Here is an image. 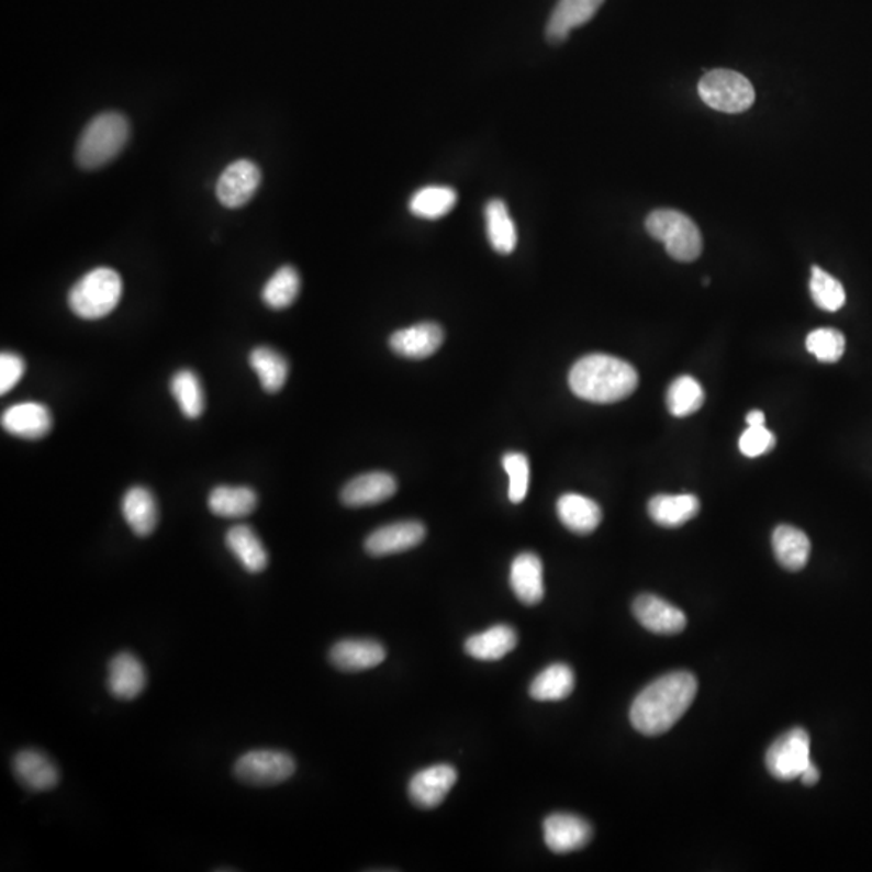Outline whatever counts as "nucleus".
Returning <instances> with one entry per match:
<instances>
[{
    "instance_id": "nucleus-1",
    "label": "nucleus",
    "mask_w": 872,
    "mask_h": 872,
    "mask_svg": "<svg viewBox=\"0 0 872 872\" xmlns=\"http://www.w3.org/2000/svg\"><path fill=\"white\" fill-rule=\"evenodd\" d=\"M698 692L695 675L669 672L645 686L630 706V723L644 736H661L678 724Z\"/></svg>"
},
{
    "instance_id": "nucleus-2",
    "label": "nucleus",
    "mask_w": 872,
    "mask_h": 872,
    "mask_svg": "<svg viewBox=\"0 0 872 872\" xmlns=\"http://www.w3.org/2000/svg\"><path fill=\"white\" fill-rule=\"evenodd\" d=\"M569 387L580 400L611 404L626 400L638 387V373L619 357L590 355L573 364Z\"/></svg>"
},
{
    "instance_id": "nucleus-3",
    "label": "nucleus",
    "mask_w": 872,
    "mask_h": 872,
    "mask_svg": "<svg viewBox=\"0 0 872 872\" xmlns=\"http://www.w3.org/2000/svg\"><path fill=\"white\" fill-rule=\"evenodd\" d=\"M130 136L128 120L119 112L94 116L77 144V163L85 170H96L112 163Z\"/></svg>"
},
{
    "instance_id": "nucleus-4",
    "label": "nucleus",
    "mask_w": 872,
    "mask_h": 872,
    "mask_svg": "<svg viewBox=\"0 0 872 872\" xmlns=\"http://www.w3.org/2000/svg\"><path fill=\"white\" fill-rule=\"evenodd\" d=\"M120 275L109 267H99L80 278L68 294V305L77 317L99 321L109 315L122 300Z\"/></svg>"
},
{
    "instance_id": "nucleus-5",
    "label": "nucleus",
    "mask_w": 872,
    "mask_h": 872,
    "mask_svg": "<svg viewBox=\"0 0 872 872\" xmlns=\"http://www.w3.org/2000/svg\"><path fill=\"white\" fill-rule=\"evenodd\" d=\"M648 235L666 246L669 256L679 262H693L703 253V236L696 223L674 209H658L645 222Z\"/></svg>"
},
{
    "instance_id": "nucleus-6",
    "label": "nucleus",
    "mask_w": 872,
    "mask_h": 872,
    "mask_svg": "<svg viewBox=\"0 0 872 872\" xmlns=\"http://www.w3.org/2000/svg\"><path fill=\"white\" fill-rule=\"evenodd\" d=\"M698 94L708 108L724 113L745 112L757 98L748 78L724 68L711 70L700 80Z\"/></svg>"
},
{
    "instance_id": "nucleus-7",
    "label": "nucleus",
    "mask_w": 872,
    "mask_h": 872,
    "mask_svg": "<svg viewBox=\"0 0 872 872\" xmlns=\"http://www.w3.org/2000/svg\"><path fill=\"white\" fill-rule=\"evenodd\" d=\"M297 771L291 754L277 750H254L243 754L235 764L238 781L249 785H278L288 781Z\"/></svg>"
},
{
    "instance_id": "nucleus-8",
    "label": "nucleus",
    "mask_w": 872,
    "mask_h": 872,
    "mask_svg": "<svg viewBox=\"0 0 872 872\" xmlns=\"http://www.w3.org/2000/svg\"><path fill=\"white\" fill-rule=\"evenodd\" d=\"M809 748H812V741H809L808 733L805 729L796 727V729L789 730L769 747L768 753H765L768 771L771 772L772 778L779 779V781L787 782L800 779L806 765L812 763Z\"/></svg>"
},
{
    "instance_id": "nucleus-9",
    "label": "nucleus",
    "mask_w": 872,
    "mask_h": 872,
    "mask_svg": "<svg viewBox=\"0 0 872 872\" xmlns=\"http://www.w3.org/2000/svg\"><path fill=\"white\" fill-rule=\"evenodd\" d=\"M262 174L253 160H236L225 168L217 181L220 204L238 209L247 204L259 188Z\"/></svg>"
},
{
    "instance_id": "nucleus-10",
    "label": "nucleus",
    "mask_w": 872,
    "mask_h": 872,
    "mask_svg": "<svg viewBox=\"0 0 872 872\" xmlns=\"http://www.w3.org/2000/svg\"><path fill=\"white\" fill-rule=\"evenodd\" d=\"M425 525L417 521H401L383 525L367 537L366 551L376 558L398 555L421 545L425 538Z\"/></svg>"
},
{
    "instance_id": "nucleus-11",
    "label": "nucleus",
    "mask_w": 872,
    "mask_h": 872,
    "mask_svg": "<svg viewBox=\"0 0 872 872\" xmlns=\"http://www.w3.org/2000/svg\"><path fill=\"white\" fill-rule=\"evenodd\" d=\"M545 843L558 854L572 853L592 840V826L585 819L569 813H556L544 823Z\"/></svg>"
},
{
    "instance_id": "nucleus-12",
    "label": "nucleus",
    "mask_w": 872,
    "mask_h": 872,
    "mask_svg": "<svg viewBox=\"0 0 872 872\" xmlns=\"http://www.w3.org/2000/svg\"><path fill=\"white\" fill-rule=\"evenodd\" d=\"M456 781H458V772L452 765H431L424 771H418L411 779L407 793H410L412 803L418 808L434 809L441 805L443 800L455 787Z\"/></svg>"
},
{
    "instance_id": "nucleus-13",
    "label": "nucleus",
    "mask_w": 872,
    "mask_h": 872,
    "mask_svg": "<svg viewBox=\"0 0 872 872\" xmlns=\"http://www.w3.org/2000/svg\"><path fill=\"white\" fill-rule=\"evenodd\" d=\"M631 611L638 623L653 634L675 635L681 634L686 627V616L683 611L650 593L638 596L634 601Z\"/></svg>"
},
{
    "instance_id": "nucleus-14",
    "label": "nucleus",
    "mask_w": 872,
    "mask_h": 872,
    "mask_svg": "<svg viewBox=\"0 0 872 872\" xmlns=\"http://www.w3.org/2000/svg\"><path fill=\"white\" fill-rule=\"evenodd\" d=\"M12 769L16 781L30 792L53 791L60 781L57 765L40 750L27 748V750L19 751L13 757Z\"/></svg>"
},
{
    "instance_id": "nucleus-15",
    "label": "nucleus",
    "mask_w": 872,
    "mask_h": 872,
    "mask_svg": "<svg viewBox=\"0 0 872 872\" xmlns=\"http://www.w3.org/2000/svg\"><path fill=\"white\" fill-rule=\"evenodd\" d=\"M443 342H445V332L438 324L422 322L394 332L390 336V348L394 355L406 359H427L438 351Z\"/></svg>"
},
{
    "instance_id": "nucleus-16",
    "label": "nucleus",
    "mask_w": 872,
    "mask_h": 872,
    "mask_svg": "<svg viewBox=\"0 0 872 872\" xmlns=\"http://www.w3.org/2000/svg\"><path fill=\"white\" fill-rule=\"evenodd\" d=\"M398 490V482L391 473L369 472L357 476L343 487L342 503L348 507L376 506L390 500Z\"/></svg>"
},
{
    "instance_id": "nucleus-17",
    "label": "nucleus",
    "mask_w": 872,
    "mask_h": 872,
    "mask_svg": "<svg viewBox=\"0 0 872 872\" xmlns=\"http://www.w3.org/2000/svg\"><path fill=\"white\" fill-rule=\"evenodd\" d=\"M604 0H558L546 25V40L559 44L568 40L573 27L589 23Z\"/></svg>"
},
{
    "instance_id": "nucleus-18",
    "label": "nucleus",
    "mask_w": 872,
    "mask_h": 872,
    "mask_svg": "<svg viewBox=\"0 0 872 872\" xmlns=\"http://www.w3.org/2000/svg\"><path fill=\"white\" fill-rule=\"evenodd\" d=\"M387 658L382 644L362 638L342 640L329 651V662L343 672H360L377 668Z\"/></svg>"
},
{
    "instance_id": "nucleus-19",
    "label": "nucleus",
    "mask_w": 872,
    "mask_h": 872,
    "mask_svg": "<svg viewBox=\"0 0 872 872\" xmlns=\"http://www.w3.org/2000/svg\"><path fill=\"white\" fill-rule=\"evenodd\" d=\"M3 431L25 439H40L53 428V414L41 403H20L2 414Z\"/></svg>"
},
{
    "instance_id": "nucleus-20",
    "label": "nucleus",
    "mask_w": 872,
    "mask_h": 872,
    "mask_svg": "<svg viewBox=\"0 0 872 872\" xmlns=\"http://www.w3.org/2000/svg\"><path fill=\"white\" fill-rule=\"evenodd\" d=\"M511 589L521 603L535 606L545 596L544 562L535 552H521L511 564Z\"/></svg>"
},
{
    "instance_id": "nucleus-21",
    "label": "nucleus",
    "mask_w": 872,
    "mask_h": 872,
    "mask_svg": "<svg viewBox=\"0 0 872 872\" xmlns=\"http://www.w3.org/2000/svg\"><path fill=\"white\" fill-rule=\"evenodd\" d=\"M146 669L132 653H120L109 664V692L116 700H135L146 689Z\"/></svg>"
},
{
    "instance_id": "nucleus-22",
    "label": "nucleus",
    "mask_w": 872,
    "mask_h": 872,
    "mask_svg": "<svg viewBox=\"0 0 872 872\" xmlns=\"http://www.w3.org/2000/svg\"><path fill=\"white\" fill-rule=\"evenodd\" d=\"M122 513L137 537H149L159 522L156 498L146 487H132L126 491L122 501Z\"/></svg>"
},
{
    "instance_id": "nucleus-23",
    "label": "nucleus",
    "mask_w": 872,
    "mask_h": 872,
    "mask_svg": "<svg viewBox=\"0 0 872 872\" xmlns=\"http://www.w3.org/2000/svg\"><path fill=\"white\" fill-rule=\"evenodd\" d=\"M559 521L577 535H589L595 532L603 521V511L599 503L582 494H562L556 504Z\"/></svg>"
},
{
    "instance_id": "nucleus-24",
    "label": "nucleus",
    "mask_w": 872,
    "mask_h": 872,
    "mask_svg": "<svg viewBox=\"0 0 872 872\" xmlns=\"http://www.w3.org/2000/svg\"><path fill=\"white\" fill-rule=\"evenodd\" d=\"M225 544L232 555L242 562L245 571L259 573L269 564V552L249 525H235L225 535Z\"/></svg>"
},
{
    "instance_id": "nucleus-25",
    "label": "nucleus",
    "mask_w": 872,
    "mask_h": 872,
    "mask_svg": "<svg viewBox=\"0 0 872 872\" xmlns=\"http://www.w3.org/2000/svg\"><path fill=\"white\" fill-rule=\"evenodd\" d=\"M772 549L779 564L787 571H802L808 564L812 544L808 535L792 525H779L772 532Z\"/></svg>"
},
{
    "instance_id": "nucleus-26",
    "label": "nucleus",
    "mask_w": 872,
    "mask_h": 872,
    "mask_svg": "<svg viewBox=\"0 0 872 872\" xmlns=\"http://www.w3.org/2000/svg\"><path fill=\"white\" fill-rule=\"evenodd\" d=\"M700 500L695 494H658L648 503V514L666 528L681 527L698 514Z\"/></svg>"
},
{
    "instance_id": "nucleus-27",
    "label": "nucleus",
    "mask_w": 872,
    "mask_h": 872,
    "mask_svg": "<svg viewBox=\"0 0 872 872\" xmlns=\"http://www.w3.org/2000/svg\"><path fill=\"white\" fill-rule=\"evenodd\" d=\"M516 630L513 627L500 624V626L491 627L489 630L482 631V634L467 638L463 650H466L467 655L472 656L473 659H479V661H498V659L510 655L516 648Z\"/></svg>"
},
{
    "instance_id": "nucleus-28",
    "label": "nucleus",
    "mask_w": 872,
    "mask_h": 872,
    "mask_svg": "<svg viewBox=\"0 0 872 872\" xmlns=\"http://www.w3.org/2000/svg\"><path fill=\"white\" fill-rule=\"evenodd\" d=\"M257 493L249 487H215L209 494V510L225 518L249 516L257 507Z\"/></svg>"
},
{
    "instance_id": "nucleus-29",
    "label": "nucleus",
    "mask_w": 872,
    "mask_h": 872,
    "mask_svg": "<svg viewBox=\"0 0 872 872\" xmlns=\"http://www.w3.org/2000/svg\"><path fill=\"white\" fill-rule=\"evenodd\" d=\"M487 235L498 254H513L517 246L516 223L511 219L503 199H491L485 205Z\"/></svg>"
},
{
    "instance_id": "nucleus-30",
    "label": "nucleus",
    "mask_w": 872,
    "mask_h": 872,
    "mask_svg": "<svg viewBox=\"0 0 872 872\" xmlns=\"http://www.w3.org/2000/svg\"><path fill=\"white\" fill-rule=\"evenodd\" d=\"M575 686V675L568 664H551L544 669L530 683L532 698L537 702H561L571 695Z\"/></svg>"
},
{
    "instance_id": "nucleus-31",
    "label": "nucleus",
    "mask_w": 872,
    "mask_h": 872,
    "mask_svg": "<svg viewBox=\"0 0 872 872\" xmlns=\"http://www.w3.org/2000/svg\"><path fill=\"white\" fill-rule=\"evenodd\" d=\"M249 366L259 377L264 391L270 394L278 393L290 376V364H288L287 357L269 346H259V348L253 349L249 355Z\"/></svg>"
},
{
    "instance_id": "nucleus-32",
    "label": "nucleus",
    "mask_w": 872,
    "mask_h": 872,
    "mask_svg": "<svg viewBox=\"0 0 872 872\" xmlns=\"http://www.w3.org/2000/svg\"><path fill=\"white\" fill-rule=\"evenodd\" d=\"M170 393L185 417H201L205 407V394L195 372L190 369H181L174 373L170 380Z\"/></svg>"
},
{
    "instance_id": "nucleus-33",
    "label": "nucleus",
    "mask_w": 872,
    "mask_h": 872,
    "mask_svg": "<svg viewBox=\"0 0 872 872\" xmlns=\"http://www.w3.org/2000/svg\"><path fill=\"white\" fill-rule=\"evenodd\" d=\"M456 204L458 192L451 187H425L412 194L410 211L415 217L436 220L449 214Z\"/></svg>"
},
{
    "instance_id": "nucleus-34",
    "label": "nucleus",
    "mask_w": 872,
    "mask_h": 872,
    "mask_svg": "<svg viewBox=\"0 0 872 872\" xmlns=\"http://www.w3.org/2000/svg\"><path fill=\"white\" fill-rule=\"evenodd\" d=\"M668 410L674 417H689L702 410L705 404V390L698 380L690 376H682L669 384Z\"/></svg>"
},
{
    "instance_id": "nucleus-35",
    "label": "nucleus",
    "mask_w": 872,
    "mask_h": 872,
    "mask_svg": "<svg viewBox=\"0 0 872 872\" xmlns=\"http://www.w3.org/2000/svg\"><path fill=\"white\" fill-rule=\"evenodd\" d=\"M301 291V277L291 266L281 267L270 277L262 290V300L275 311L290 308Z\"/></svg>"
},
{
    "instance_id": "nucleus-36",
    "label": "nucleus",
    "mask_w": 872,
    "mask_h": 872,
    "mask_svg": "<svg viewBox=\"0 0 872 872\" xmlns=\"http://www.w3.org/2000/svg\"><path fill=\"white\" fill-rule=\"evenodd\" d=\"M809 291L813 301L819 309L827 312H837L843 308L847 301L846 290L832 275L815 266L812 269V280H809Z\"/></svg>"
},
{
    "instance_id": "nucleus-37",
    "label": "nucleus",
    "mask_w": 872,
    "mask_h": 872,
    "mask_svg": "<svg viewBox=\"0 0 872 872\" xmlns=\"http://www.w3.org/2000/svg\"><path fill=\"white\" fill-rule=\"evenodd\" d=\"M806 349L819 362L834 364L846 353V336L836 328H818L806 338Z\"/></svg>"
},
{
    "instance_id": "nucleus-38",
    "label": "nucleus",
    "mask_w": 872,
    "mask_h": 872,
    "mask_svg": "<svg viewBox=\"0 0 872 872\" xmlns=\"http://www.w3.org/2000/svg\"><path fill=\"white\" fill-rule=\"evenodd\" d=\"M503 467L510 477V500L514 504L522 503L528 493L530 482V463L527 456L522 452H506L503 456Z\"/></svg>"
},
{
    "instance_id": "nucleus-39",
    "label": "nucleus",
    "mask_w": 872,
    "mask_h": 872,
    "mask_svg": "<svg viewBox=\"0 0 872 872\" xmlns=\"http://www.w3.org/2000/svg\"><path fill=\"white\" fill-rule=\"evenodd\" d=\"M774 446L775 436L765 428V425L747 427V431L738 439V448H740L741 455L747 456V458H760V456L771 451Z\"/></svg>"
},
{
    "instance_id": "nucleus-40",
    "label": "nucleus",
    "mask_w": 872,
    "mask_h": 872,
    "mask_svg": "<svg viewBox=\"0 0 872 872\" xmlns=\"http://www.w3.org/2000/svg\"><path fill=\"white\" fill-rule=\"evenodd\" d=\"M25 373V360L15 353H2L0 356V393L7 394Z\"/></svg>"
},
{
    "instance_id": "nucleus-41",
    "label": "nucleus",
    "mask_w": 872,
    "mask_h": 872,
    "mask_svg": "<svg viewBox=\"0 0 872 872\" xmlns=\"http://www.w3.org/2000/svg\"><path fill=\"white\" fill-rule=\"evenodd\" d=\"M819 769L816 768L815 763H809L806 765L805 771L802 772L800 779H802L803 784L805 785H816L819 782Z\"/></svg>"
},
{
    "instance_id": "nucleus-42",
    "label": "nucleus",
    "mask_w": 872,
    "mask_h": 872,
    "mask_svg": "<svg viewBox=\"0 0 872 872\" xmlns=\"http://www.w3.org/2000/svg\"><path fill=\"white\" fill-rule=\"evenodd\" d=\"M764 422L765 417L761 411H751L750 414L747 415L748 427H760V425H764Z\"/></svg>"
}]
</instances>
